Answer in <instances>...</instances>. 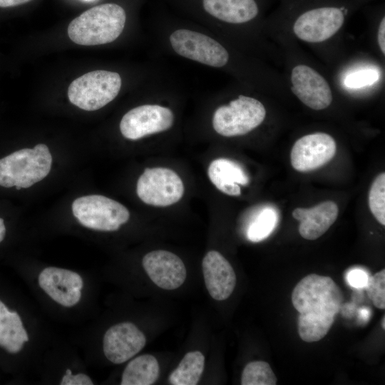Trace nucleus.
<instances>
[{
  "mask_svg": "<svg viewBox=\"0 0 385 385\" xmlns=\"http://www.w3.org/2000/svg\"><path fill=\"white\" fill-rule=\"evenodd\" d=\"M51 165L52 156L45 144L15 151L0 159V185L28 188L46 178Z\"/></svg>",
  "mask_w": 385,
  "mask_h": 385,
  "instance_id": "3",
  "label": "nucleus"
},
{
  "mask_svg": "<svg viewBox=\"0 0 385 385\" xmlns=\"http://www.w3.org/2000/svg\"><path fill=\"white\" fill-rule=\"evenodd\" d=\"M122 78L115 71H93L73 80L68 86V97L71 103L81 109L98 110L118 95Z\"/></svg>",
  "mask_w": 385,
  "mask_h": 385,
  "instance_id": "4",
  "label": "nucleus"
},
{
  "mask_svg": "<svg viewBox=\"0 0 385 385\" xmlns=\"http://www.w3.org/2000/svg\"><path fill=\"white\" fill-rule=\"evenodd\" d=\"M265 116L266 109L259 100L240 95L215 109L212 125L222 136L235 137L253 130L264 121Z\"/></svg>",
  "mask_w": 385,
  "mask_h": 385,
  "instance_id": "5",
  "label": "nucleus"
},
{
  "mask_svg": "<svg viewBox=\"0 0 385 385\" xmlns=\"http://www.w3.org/2000/svg\"><path fill=\"white\" fill-rule=\"evenodd\" d=\"M179 175L167 168H146L139 177L136 192L145 204L166 207L178 202L184 194Z\"/></svg>",
  "mask_w": 385,
  "mask_h": 385,
  "instance_id": "7",
  "label": "nucleus"
},
{
  "mask_svg": "<svg viewBox=\"0 0 385 385\" xmlns=\"http://www.w3.org/2000/svg\"><path fill=\"white\" fill-rule=\"evenodd\" d=\"M66 374L71 377L72 375L71 370L70 369H67L66 370Z\"/></svg>",
  "mask_w": 385,
  "mask_h": 385,
  "instance_id": "31",
  "label": "nucleus"
},
{
  "mask_svg": "<svg viewBox=\"0 0 385 385\" xmlns=\"http://www.w3.org/2000/svg\"><path fill=\"white\" fill-rule=\"evenodd\" d=\"M86 1H90V0H86Z\"/></svg>",
  "mask_w": 385,
  "mask_h": 385,
  "instance_id": "32",
  "label": "nucleus"
},
{
  "mask_svg": "<svg viewBox=\"0 0 385 385\" xmlns=\"http://www.w3.org/2000/svg\"><path fill=\"white\" fill-rule=\"evenodd\" d=\"M369 207L376 220L385 225V173H381L373 181L369 192Z\"/></svg>",
  "mask_w": 385,
  "mask_h": 385,
  "instance_id": "22",
  "label": "nucleus"
},
{
  "mask_svg": "<svg viewBox=\"0 0 385 385\" xmlns=\"http://www.w3.org/2000/svg\"><path fill=\"white\" fill-rule=\"evenodd\" d=\"M206 288L215 300L222 301L232 293L236 275L230 262L217 251H209L202 262Z\"/></svg>",
  "mask_w": 385,
  "mask_h": 385,
  "instance_id": "14",
  "label": "nucleus"
},
{
  "mask_svg": "<svg viewBox=\"0 0 385 385\" xmlns=\"http://www.w3.org/2000/svg\"><path fill=\"white\" fill-rule=\"evenodd\" d=\"M72 212L82 225L100 231H116L130 217L124 205L100 195L76 199L72 203Z\"/></svg>",
  "mask_w": 385,
  "mask_h": 385,
  "instance_id": "6",
  "label": "nucleus"
},
{
  "mask_svg": "<svg viewBox=\"0 0 385 385\" xmlns=\"http://www.w3.org/2000/svg\"><path fill=\"white\" fill-rule=\"evenodd\" d=\"M293 93L309 108L319 111L332 101L329 85L318 72L306 65L296 66L291 74Z\"/></svg>",
  "mask_w": 385,
  "mask_h": 385,
  "instance_id": "11",
  "label": "nucleus"
},
{
  "mask_svg": "<svg viewBox=\"0 0 385 385\" xmlns=\"http://www.w3.org/2000/svg\"><path fill=\"white\" fill-rule=\"evenodd\" d=\"M144 334L133 323L122 322L111 327L103 339V353L113 364L124 363L145 346Z\"/></svg>",
  "mask_w": 385,
  "mask_h": 385,
  "instance_id": "12",
  "label": "nucleus"
},
{
  "mask_svg": "<svg viewBox=\"0 0 385 385\" xmlns=\"http://www.w3.org/2000/svg\"><path fill=\"white\" fill-rule=\"evenodd\" d=\"M174 121L175 115L170 108L148 103L128 111L121 118L119 128L124 138L135 140L167 131Z\"/></svg>",
  "mask_w": 385,
  "mask_h": 385,
  "instance_id": "8",
  "label": "nucleus"
},
{
  "mask_svg": "<svg viewBox=\"0 0 385 385\" xmlns=\"http://www.w3.org/2000/svg\"><path fill=\"white\" fill-rule=\"evenodd\" d=\"M369 277L364 270L356 268L349 272L346 279L351 287L364 288L367 283Z\"/></svg>",
  "mask_w": 385,
  "mask_h": 385,
  "instance_id": "25",
  "label": "nucleus"
},
{
  "mask_svg": "<svg viewBox=\"0 0 385 385\" xmlns=\"http://www.w3.org/2000/svg\"><path fill=\"white\" fill-rule=\"evenodd\" d=\"M381 327L383 329H385V317L383 316L381 319Z\"/></svg>",
  "mask_w": 385,
  "mask_h": 385,
  "instance_id": "30",
  "label": "nucleus"
},
{
  "mask_svg": "<svg viewBox=\"0 0 385 385\" xmlns=\"http://www.w3.org/2000/svg\"><path fill=\"white\" fill-rule=\"evenodd\" d=\"M337 151L334 139L325 133H315L299 138L290 153V163L297 171L309 172L329 162Z\"/></svg>",
  "mask_w": 385,
  "mask_h": 385,
  "instance_id": "9",
  "label": "nucleus"
},
{
  "mask_svg": "<svg viewBox=\"0 0 385 385\" xmlns=\"http://www.w3.org/2000/svg\"><path fill=\"white\" fill-rule=\"evenodd\" d=\"M340 287L329 277L310 274L302 278L292 293V302L298 312L297 329L306 342L323 339L330 330L342 307Z\"/></svg>",
  "mask_w": 385,
  "mask_h": 385,
  "instance_id": "1",
  "label": "nucleus"
},
{
  "mask_svg": "<svg viewBox=\"0 0 385 385\" xmlns=\"http://www.w3.org/2000/svg\"><path fill=\"white\" fill-rule=\"evenodd\" d=\"M126 14L117 4L106 3L92 7L72 20L68 35L83 46L106 44L115 41L124 30Z\"/></svg>",
  "mask_w": 385,
  "mask_h": 385,
  "instance_id": "2",
  "label": "nucleus"
},
{
  "mask_svg": "<svg viewBox=\"0 0 385 385\" xmlns=\"http://www.w3.org/2000/svg\"><path fill=\"white\" fill-rule=\"evenodd\" d=\"M344 20V14L338 8H317L301 14L294 24L293 31L304 41L322 42L334 36L342 27Z\"/></svg>",
  "mask_w": 385,
  "mask_h": 385,
  "instance_id": "10",
  "label": "nucleus"
},
{
  "mask_svg": "<svg viewBox=\"0 0 385 385\" xmlns=\"http://www.w3.org/2000/svg\"><path fill=\"white\" fill-rule=\"evenodd\" d=\"M202 4L210 16L231 24L250 21L259 11L255 0H202Z\"/></svg>",
  "mask_w": 385,
  "mask_h": 385,
  "instance_id": "17",
  "label": "nucleus"
},
{
  "mask_svg": "<svg viewBox=\"0 0 385 385\" xmlns=\"http://www.w3.org/2000/svg\"><path fill=\"white\" fill-rule=\"evenodd\" d=\"M379 78V73L374 69L360 70L349 74L344 79V85L349 88H359L374 83Z\"/></svg>",
  "mask_w": 385,
  "mask_h": 385,
  "instance_id": "24",
  "label": "nucleus"
},
{
  "mask_svg": "<svg viewBox=\"0 0 385 385\" xmlns=\"http://www.w3.org/2000/svg\"><path fill=\"white\" fill-rule=\"evenodd\" d=\"M159 376V364L153 355L143 354L132 359L125 368L121 385H150Z\"/></svg>",
  "mask_w": 385,
  "mask_h": 385,
  "instance_id": "18",
  "label": "nucleus"
},
{
  "mask_svg": "<svg viewBox=\"0 0 385 385\" xmlns=\"http://www.w3.org/2000/svg\"><path fill=\"white\" fill-rule=\"evenodd\" d=\"M31 0H0V7H11L24 4Z\"/></svg>",
  "mask_w": 385,
  "mask_h": 385,
  "instance_id": "27",
  "label": "nucleus"
},
{
  "mask_svg": "<svg viewBox=\"0 0 385 385\" xmlns=\"http://www.w3.org/2000/svg\"><path fill=\"white\" fill-rule=\"evenodd\" d=\"M277 216L270 207L261 210L252 219L247 230L249 240L257 242L266 239L274 230Z\"/></svg>",
  "mask_w": 385,
  "mask_h": 385,
  "instance_id": "20",
  "label": "nucleus"
},
{
  "mask_svg": "<svg viewBox=\"0 0 385 385\" xmlns=\"http://www.w3.org/2000/svg\"><path fill=\"white\" fill-rule=\"evenodd\" d=\"M142 265L150 279L164 289H175L186 279V268L182 260L167 250L148 252L143 257Z\"/></svg>",
  "mask_w": 385,
  "mask_h": 385,
  "instance_id": "13",
  "label": "nucleus"
},
{
  "mask_svg": "<svg viewBox=\"0 0 385 385\" xmlns=\"http://www.w3.org/2000/svg\"><path fill=\"white\" fill-rule=\"evenodd\" d=\"M70 379H71L70 376H68V375L65 374V375L63 376V378H62V379H61V382H60V384H61V385H67V384H68V381H69Z\"/></svg>",
  "mask_w": 385,
  "mask_h": 385,
  "instance_id": "29",
  "label": "nucleus"
},
{
  "mask_svg": "<svg viewBox=\"0 0 385 385\" xmlns=\"http://www.w3.org/2000/svg\"><path fill=\"white\" fill-rule=\"evenodd\" d=\"M366 292L372 301L373 304L378 309L385 308V270L369 276L365 286Z\"/></svg>",
  "mask_w": 385,
  "mask_h": 385,
  "instance_id": "23",
  "label": "nucleus"
},
{
  "mask_svg": "<svg viewBox=\"0 0 385 385\" xmlns=\"http://www.w3.org/2000/svg\"><path fill=\"white\" fill-rule=\"evenodd\" d=\"M378 43L381 52L385 53V18L384 17L378 29Z\"/></svg>",
  "mask_w": 385,
  "mask_h": 385,
  "instance_id": "26",
  "label": "nucleus"
},
{
  "mask_svg": "<svg viewBox=\"0 0 385 385\" xmlns=\"http://www.w3.org/2000/svg\"><path fill=\"white\" fill-rule=\"evenodd\" d=\"M338 213L337 203L327 200L309 208H295L292 217L300 222V235L306 240H314L329 229L336 221Z\"/></svg>",
  "mask_w": 385,
  "mask_h": 385,
  "instance_id": "15",
  "label": "nucleus"
},
{
  "mask_svg": "<svg viewBox=\"0 0 385 385\" xmlns=\"http://www.w3.org/2000/svg\"><path fill=\"white\" fill-rule=\"evenodd\" d=\"M205 366V356L199 351L188 352L178 367L170 374L173 385H195L200 381Z\"/></svg>",
  "mask_w": 385,
  "mask_h": 385,
  "instance_id": "19",
  "label": "nucleus"
},
{
  "mask_svg": "<svg viewBox=\"0 0 385 385\" xmlns=\"http://www.w3.org/2000/svg\"><path fill=\"white\" fill-rule=\"evenodd\" d=\"M6 234V227L4 223V220L0 218V242L4 240Z\"/></svg>",
  "mask_w": 385,
  "mask_h": 385,
  "instance_id": "28",
  "label": "nucleus"
},
{
  "mask_svg": "<svg viewBox=\"0 0 385 385\" xmlns=\"http://www.w3.org/2000/svg\"><path fill=\"white\" fill-rule=\"evenodd\" d=\"M207 175L212 184L230 196L241 194L240 185H247L250 179L243 168L234 160L217 158L209 165Z\"/></svg>",
  "mask_w": 385,
  "mask_h": 385,
  "instance_id": "16",
  "label": "nucleus"
},
{
  "mask_svg": "<svg viewBox=\"0 0 385 385\" xmlns=\"http://www.w3.org/2000/svg\"><path fill=\"white\" fill-rule=\"evenodd\" d=\"M277 377L270 364L262 361L248 363L241 376L242 385H275Z\"/></svg>",
  "mask_w": 385,
  "mask_h": 385,
  "instance_id": "21",
  "label": "nucleus"
}]
</instances>
